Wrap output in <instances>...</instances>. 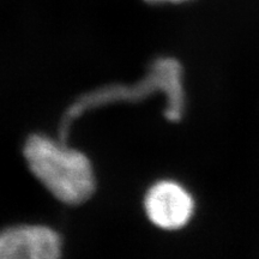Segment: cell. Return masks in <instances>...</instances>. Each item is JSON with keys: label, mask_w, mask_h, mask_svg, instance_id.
Here are the masks:
<instances>
[{"label": "cell", "mask_w": 259, "mask_h": 259, "mask_svg": "<svg viewBox=\"0 0 259 259\" xmlns=\"http://www.w3.org/2000/svg\"><path fill=\"white\" fill-rule=\"evenodd\" d=\"M149 3H181L185 2V0H145Z\"/></svg>", "instance_id": "5"}, {"label": "cell", "mask_w": 259, "mask_h": 259, "mask_svg": "<svg viewBox=\"0 0 259 259\" xmlns=\"http://www.w3.org/2000/svg\"><path fill=\"white\" fill-rule=\"evenodd\" d=\"M61 238L54 229L21 225L0 231V259H60Z\"/></svg>", "instance_id": "4"}, {"label": "cell", "mask_w": 259, "mask_h": 259, "mask_svg": "<svg viewBox=\"0 0 259 259\" xmlns=\"http://www.w3.org/2000/svg\"><path fill=\"white\" fill-rule=\"evenodd\" d=\"M156 93L166 95V118L170 121H179L185 108V93L183 87V69L177 60L164 58L155 61L148 76L134 87H106L80 97L64 115L59 139L67 142L71 122L89 109L116 101H138Z\"/></svg>", "instance_id": "2"}, {"label": "cell", "mask_w": 259, "mask_h": 259, "mask_svg": "<svg viewBox=\"0 0 259 259\" xmlns=\"http://www.w3.org/2000/svg\"><path fill=\"white\" fill-rule=\"evenodd\" d=\"M23 155L31 173L60 202L78 205L95 192L92 162L66 142L31 135L25 142Z\"/></svg>", "instance_id": "1"}, {"label": "cell", "mask_w": 259, "mask_h": 259, "mask_svg": "<svg viewBox=\"0 0 259 259\" xmlns=\"http://www.w3.org/2000/svg\"><path fill=\"white\" fill-rule=\"evenodd\" d=\"M144 210L150 222L158 228L178 231L192 219L194 200L189 191L177 181L162 180L145 193Z\"/></svg>", "instance_id": "3"}]
</instances>
